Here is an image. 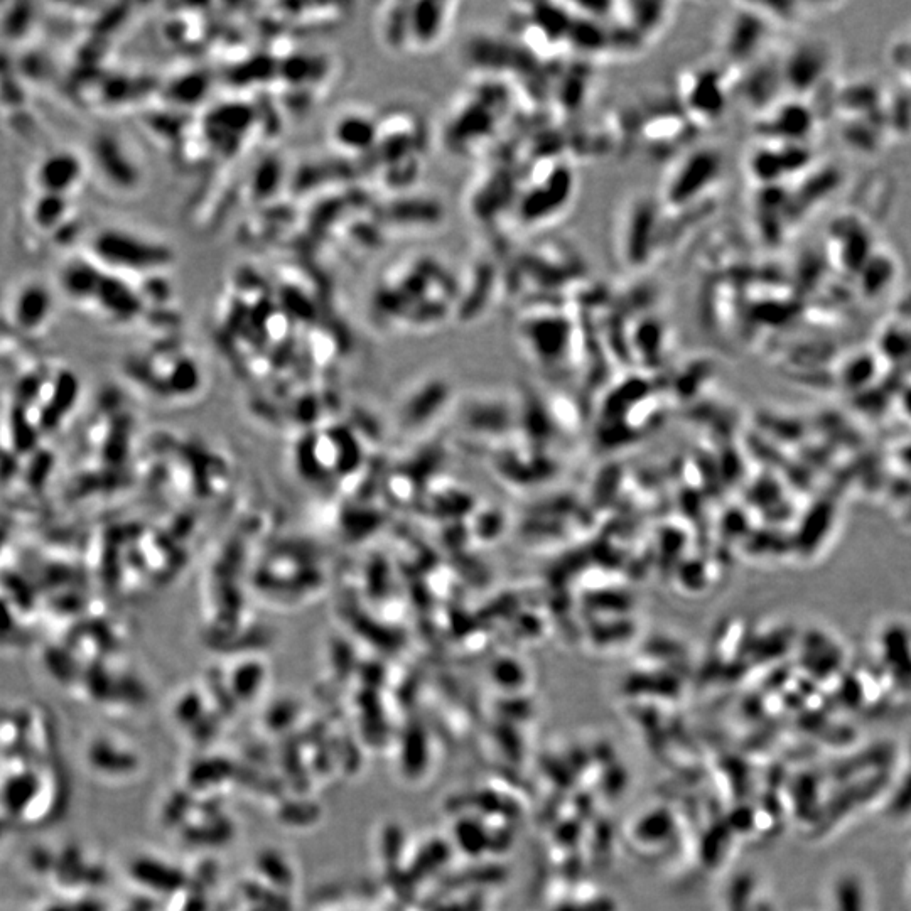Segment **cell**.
Here are the masks:
<instances>
[{
    "mask_svg": "<svg viewBox=\"0 0 911 911\" xmlns=\"http://www.w3.org/2000/svg\"><path fill=\"white\" fill-rule=\"evenodd\" d=\"M90 259L112 274L154 272L173 260L169 248L125 228H103L92 240Z\"/></svg>",
    "mask_w": 911,
    "mask_h": 911,
    "instance_id": "cell-3",
    "label": "cell"
},
{
    "mask_svg": "<svg viewBox=\"0 0 911 911\" xmlns=\"http://www.w3.org/2000/svg\"><path fill=\"white\" fill-rule=\"evenodd\" d=\"M83 176V161L71 152H56L46 157L36 171V183L48 195L70 193Z\"/></svg>",
    "mask_w": 911,
    "mask_h": 911,
    "instance_id": "cell-8",
    "label": "cell"
},
{
    "mask_svg": "<svg viewBox=\"0 0 911 911\" xmlns=\"http://www.w3.org/2000/svg\"><path fill=\"white\" fill-rule=\"evenodd\" d=\"M675 4L657 2H623L615 4V16L621 27L637 34L640 43L660 38L674 17Z\"/></svg>",
    "mask_w": 911,
    "mask_h": 911,
    "instance_id": "cell-7",
    "label": "cell"
},
{
    "mask_svg": "<svg viewBox=\"0 0 911 911\" xmlns=\"http://www.w3.org/2000/svg\"><path fill=\"white\" fill-rule=\"evenodd\" d=\"M729 78L714 66L684 71L679 78V98L692 124H714L728 107Z\"/></svg>",
    "mask_w": 911,
    "mask_h": 911,
    "instance_id": "cell-4",
    "label": "cell"
},
{
    "mask_svg": "<svg viewBox=\"0 0 911 911\" xmlns=\"http://www.w3.org/2000/svg\"><path fill=\"white\" fill-rule=\"evenodd\" d=\"M132 873L144 885L161 888V890L174 888L179 883L178 874L171 869L164 868L161 864L152 863V861H137L132 868Z\"/></svg>",
    "mask_w": 911,
    "mask_h": 911,
    "instance_id": "cell-13",
    "label": "cell"
},
{
    "mask_svg": "<svg viewBox=\"0 0 911 911\" xmlns=\"http://www.w3.org/2000/svg\"><path fill=\"white\" fill-rule=\"evenodd\" d=\"M723 173V154L714 147L684 152L665 174L658 198L660 208L665 213H680L699 205L711 191H716Z\"/></svg>",
    "mask_w": 911,
    "mask_h": 911,
    "instance_id": "cell-1",
    "label": "cell"
},
{
    "mask_svg": "<svg viewBox=\"0 0 911 911\" xmlns=\"http://www.w3.org/2000/svg\"><path fill=\"white\" fill-rule=\"evenodd\" d=\"M2 829H4V824H2V822H0V834H2Z\"/></svg>",
    "mask_w": 911,
    "mask_h": 911,
    "instance_id": "cell-14",
    "label": "cell"
},
{
    "mask_svg": "<svg viewBox=\"0 0 911 911\" xmlns=\"http://www.w3.org/2000/svg\"><path fill=\"white\" fill-rule=\"evenodd\" d=\"M88 760L97 770L105 773H127L135 768L134 756L115 750L112 744L95 741L88 750Z\"/></svg>",
    "mask_w": 911,
    "mask_h": 911,
    "instance_id": "cell-11",
    "label": "cell"
},
{
    "mask_svg": "<svg viewBox=\"0 0 911 911\" xmlns=\"http://www.w3.org/2000/svg\"><path fill=\"white\" fill-rule=\"evenodd\" d=\"M729 14L719 31V51L729 65L736 68L755 60L768 33V21L750 6L738 4Z\"/></svg>",
    "mask_w": 911,
    "mask_h": 911,
    "instance_id": "cell-5",
    "label": "cell"
},
{
    "mask_svg": "<svg viewBox=\"0 0 911 911\" xmlns=\"http://www.w3.org/2000/svg\"><path fill=\"white\" fill-rule=\"evenodd\" d=\"M378 125L365 115L346 114L336 120L331 137L345 151H370L378 141Z\"/></svg>",
    "mask_w": 911,
    "mask_h": 911,
    "instance_id": "cell-9",
    "label": "cell"
},
{
    "mask_svg": "<svg viewBox=\"0 0 911 911\" xmlns=\"http://www.w3.org/2000/svg\"><path fill=\"white\" fill-rule=\"evenodd\" d=\"M49 311H51V297L43 286L27 284L16 297L14 313H16L17 323L21 326L36 328L39 323L46 321Z\"/></svg>",
    "mask_w": 911,
    "mask_h": 911,
    "instance_id": "cell-10",
    "label": "cell"
},
{
    "mask_svg": "<svg viewBox=\"0 0 911 911\" xmlns=\"http://www.w3.org/2000/svg\"><path fill=\"white\" fill-rule=\"evenodd\" d=\"M38 788V778L34 777L33 773H24L12 778L4 788V804L7 810L14 815L21 814L26 805L33 800Z\"/></svg>",
    "mask_w": 911,
    "mask_h": 911,
    "instance_id": "cell-12",
    "label": "cell"
},
{
    "mask_svg": "<svg viewBox=\"0 0 911 911\" xmlns=\"http://www.w3.org/2000/svg\"><path fill=\"white\" fill-rule=\"evenodd\" d=\"M454 4H405V48L429 49L441 43L453 19Z\"/></svg>",
    "mask_w": 911,
    "mask_h": 911,
    "instance_id": "cell-6",
    "label": "cell"
},
{
    "mask_svg": "<svg viewBox=\"0 0 911 911\" xmlns=\"http://www.w3.org/2000/svg\"><path fill=\"white\" fill-rule=\"evenodd\" d=\"M660 227L662 208L658 200L633 195L623 203L616 215L613 245L616 259L625 269H643L655 259Z\"/></svg>",
    "mask_w": 911,
    "mask_h": 911,
    "instance_id": "cell-2",
    "label": "cell"
}]
</instances>
